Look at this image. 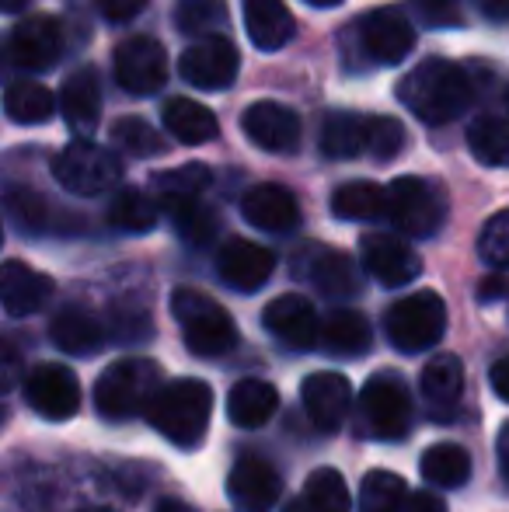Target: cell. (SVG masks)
Here are the masks:
<instances>
[{
	"mask_svg": "<svg viewBox=\"0 0 509 512\" xmlns=\"http://www.w3.org/2000/svg\"><path fill=\"white\" fill-rule=\"evenodd\" d=\"M60 112L67 129L77 140H91L102 119V77L95 67H81L63 81L60 88Z\"/></svg>",
	"mask_w": 509,
	"mask_h": 512,
	"instance_id": "44dd1931",
	"label": "cell"
},
{
	"mask_svg": "<svg viewBox=\"0 0 509 512\" xmlns=\"http://www.w3.org/2000/svg\"><path fill=\"white\" fill-rule=\"evenodd\" d=\"M53 290L56 286L46 272L32 269L18 258L4 262V269H0V300H4V310L11 317H28L42 310L53 297Z\"/></svg>",
	"mask_w": 509,
	"mask_h": 512,
	"instance_id": "603a6c76",
	"label": "cell"
},
{
	"mask_svg": "<svg viewBox=\"0 0 509 512\" xmlns=\"http://www.w3.org/2000/svg\"><path fill=\"white\" fill-rule=\"evenodd\" d=\"M147 7V0H98V11H102L105 21H116V25H126L136 14Z\"/></svg>",
	"mask_w": 509,
	"mask_h": 512,
	"instance_id": "bcb514c9",
	"label": "cell"
},
{
	"mask_svg": "<svg viewBox=\"0 0 509 512\" xmlns=\"http://www.w3.org/2000/svg\"><path fill=\"white\" fill-rule=\"evenodd\" d=\"M112 70H116V84L126 95L147 98L168 81V53L150 35H133V39L119 42L116 56H112Z\"/></svg>",
	"mask_w": 509,
	"mask_h": 512,
	"instance_id": "30bf717a",
	"label": "cell"
},
{
	"mask_svg": "<svg viewBox=\"0 0 509 512\" xmlns=\"http://www.w3.org/2000/svg\"><path fill=\"white\" fill-rule=\"evenodd\" d=\"M387 220L408 237H433L447 220V192L429 178H394L387 185Z\"/></svg>",
	"mask_w": 509,
	"mask_h": 512,
	"instance_id": "8992f818",
	"label": "cell"
},
{
	"mask_svg": "<svg viewBox=\"0 0 509 512\" xmlns=\"http://www.w3.org/2000/svg\"><path fill=\"white\" fill-rule=\"evenodd\" d=\"M161 119H164V129H168L178 143H192V147H196V143L217 140V133H220L217 115L206 105L192 102V98H168L161 108Z\"/></svg>",
	"mask_w": 509,
	"mask_h": 512,
	"instance_id": "f1b7e54d",
	"label": "cell"
},
{
	"mask_svg": "<svg viewBox=\"0 0 509 512\" xmlns=\"http://www.w3.org/2000/svg\"><path fill=\"white\" fill-rule=\"evenodd\" d=\"M405 147V126L391 115H370V157L394 161Z\"/></svg>",
	"mask_w": 509,
	"mask_h": 512,
	"instance_id": "ee69618b",
	"label": "cell"
},
{
	"mask_svg": "<svg viewBox=\"0 0 509 512\" xmlns=\"http://www.w3.org/2000/svg\"><path fill=\"white\" fill-rule=\"evenodd\" d=\"M279 408V391L269 380L245 377L231 387L227 394V418H231L238 429H262Z\"/></svg>",
	"mask_w": 509,
	"mask_h": 512,
	"instance_id": "484cf974",
	"label": "cell"
},
{
	"mask_svg": "<svg viewBox=\"0 0 509 512\" xmlns=\"http://www.w3.org/2000/svg\"><path fill=\"white\" fill-rule=\"evenodd\" d=\"M25 4H28V0H0V7H4L7 14H18V11H21V7H25Z\"/></svg>",
	"mask_w": 509,
	"mask_h": 512,
	"instance_id": "11a10c76",
	"label": "cell"
},
{
	"mask_svg": "<svg viewBox=\"0 0 509 512\" xmlns=\"http://www.w3.org/2000/svg\"><path fill=\"white\" fill-rule=\"evenodd\" d=\"M353 39L374 67H398L415 49V25L401 7H374L356 18Z\"/></svg>",
	"mask_w": 509,
	"mask_h": 512,
	"instance_id": "ba28073f",
	"label": "cell"
},
{
	"mask_svg": "<svg viewBox=\"0 0 509 512\" xmlns=\"http://www.w3.org/2000/svg\"><path fill=\"white\" fill-rule=\"evenodd\" d=\"M478 255H482V262L492 265V269H499V272L509 269V209L496 213L482 227V234H478Z\"/></svg>",
	"mask_w": 509,
	"mask_h": 512,
	"instance_id": "7bdbcfd3",
	"label": "cell"
},
{
	"mask_svg": "<svg viewBox=\"0 0 509 512\" xmlns=\"http://www.w3.org/2000/svg\"><path fill=\"white\" fill-rule=\"evenodd\" d=\"M241 216H245L252 227L265 230V234H293L300 227V206L293 199L290 189L283 185H255L241 199Z\"/></svg>",
	"mask_w": 509,
	"mask_h": 512,
	"instance_id": "7402d4cb",
	"label": "cell"
},
{
	"mask_svg": "<svg viewBox=\"0 0 509 512\" xmlns=\"http://www.w3.org/2000/svg\"><path fill=\"white\" fill-rule=\"evenodd\" d=\"M412 11L419 14L422 25L429 28H461L464 14L457 7V0H408Z\"/></svg>",
	"mask_w": 509,
	"mask_h": 512,
	"instance_id": "f6af8a7d",
	"label": "cell"
},
{
	"mask_svg": "<svg viewBox=\"0 0 509 512\" xmlns=\"http://www.w3.org/2000/svg\"><path fill=\"white\" fill-rule=\"evenodd\" d=\"M4 359H7V366H4V387L11 391V387H14V366H18V352H14L11 342H4Z\"/></svg>",
	"mask_w": 509,
	"mask_h": 512,
	"instance_id": "f5cc1de1",
	"label": "cell"
},
{
	"mask_svg": "<svg viewBox=\"0 0 509 512\" xmlns=\"http://www.w3.org/2000/svg\"><path fill=\"white\" fill-rule=\"evenodd\" d=\"M213 175L206 164H182L175 171H157L154 175V189L161 199H189V196H203L210 189Z\"/></svg>",
	"mask_w": 509,
	"mask_h": 512,
	"instance_id": "b9f144b4",
	"label": "cell"
},
{
	"mask_svg": "<svg viewBox=\"0 0 509 512\" xmlns=\"http://www.w3.org/2000/svg\"><path fill=\"white\" fill-rule=\"evenodd\" d=\"M53 175L70 196H105L123 178V164L112 150L98 147L91 140H77L63 147L53 161Z\"/></svg>",
	"mask_w": 509,
	"mask_h": 512,
	"instance_id": "52a82bcc",
	"label": "cell"
},
{
	"mask_svg": "<svg viewBox=\"0 0 509 512\" xmlns=\"http://www.w3.org/2000/svg\"><path fill=\"white\" fill-rule=\"evenodd\" d=\"M227 21H231L227 0H178V11H175L178 32L206 39V35L227 32Z\"/></svg>",
	"mask_w": 509,
	"mask_h": 512,
	"instance_id": "8d00e7d4",
	"label": "cell"
},
{
	"mask_svg": "<svg viewBox=\"0 0 509 512\" xmlns=\"http://www.w3.org/2000/svg\"><path fill=\"white\" fill-rule=\"evenodd\" d=\"M496 457H499V471H503V478L509 481V422L496 436Z\"/></svg>",
	"mask_w": 509,
	"mask_h": 512,
	"instance_id": "f907efd6",
	"label": "cell"
},
{
	"mask_svg": "<svg viewBox=\"0 0 509 512\" xmlns=\"http://www.w3.org/2000/svg\"><path fill=\"white\" fill-rule=\"evenodd\" d=\"M241 67V56L227 35H206L196 39L178 60V74L185 84L199 91H224L234 84Z\"/></svg>",
	"mask_w": 509,
	"mask_h": 512,
	"instance_id": "8fae6325",
	"label": "cell"
},
{
	"mask_svg": "<svg viewBox=\"0 0 509 512\" xmlns=\"http://www.w3.org/2000/svg\"><path fill=\"white\" fill-rule=\"evenodd\" d=\"M360 258H363V269L381 286H387V290L415 283L422 272V258L415 255V248L394 234H363Z\"/></svg>",
	"mask_w": 509,
	"mask_h": 512,
	"instance_id": "9a60e30c",
	"label": "cell"
},
{
	"mask_svg": "<svg viewBox=\"0 0 509 512\" xmlns=\"http://www.w3.org/2000/svg\"><path fill=\"white\" fill-rule=\"evenodd\" d=\"M262 324L276 342H283L286 349L307 352L314 345H321V321L318 310L307 297L300 293H286V297H276L269 307L262 310Z\"/></svg>",
	"mask_w": 509,
	"mask_h": 512,
	"instance_id": "2e32d148",
	"label": "cell"
},
{
	"mask_svg": "<svg viewBox=\"0 0 509 512\" xmlns=\"http://www.w3.org/2000/svg\"><path fill=\"white\" fill-rule=\"evenodd\" d=\"M4 112L11 115V122H18V126H42V122L53 119L56 98H53V91H49L46 84L21 77V81L7 84Z\"/></svg>",
	"mask_w": 509,
	"mask_h": 512,
	"instance_id": "4dcf8cb0",
	"label": "cell"
},
{
	"mask_svg": "<svg viewBox=\"0 0 509 512\" xmlns=\"http://www.w3.org/2000/svg\"><path fill=\"white\" fill-rule=\"evenodd\" d=\"M304 502L314 512H353L349 485L335 467H318V471L304 481Z\"/></svg>",
	"mask_w": 509,
	"mask_h": 512,
	"instance_id": "74e56055",
	"label": "cell"
},
{
	"mask_svg": "<svg viewBox=\"0 0 509 512\" xmlns=\"http://www.w3.org/2000/svg\"><path fill=\"white\" fill-rule=\"evenodd\" d=\"M401 512H447V506H443V499L436 492H412Z\"/></svg>",
	"mask_w": 509,
	"mask_h": 512,
	"instance_id": "7dc6e473",
	"label": "cell"
},
{
	"mask_svg": "<svg viewBox=\"0 0 509 512\" xmlns=\"http://www.w3.org/2000/svg\"><path fill=\"white\" fill-rule=\"evenodd\" d=\"M419 391L426 398V405L433 408H454L464 394V363L454 352H440L422 366Z\"/></svg>",
	"mask_w": 509,
	"mask_h": 512,
	"instance_id": "f546056e",
	"label": "cell"
},
{
	"mask_svg": "<svg viewBox=\"0 0 509 512\" xmlns=\"http://www.w3.org/2000/svg\"><path fill=\"white\" fill-rule=\"evenodd\" d=\"M7 56L18 70L28 74H46L63 56V25L49 14H28L11 28Z\"/></svg>",
	"mask_w": 509,
	"mask_h": 512,
	"instance_id": "7c38bea8",
	"label": "cell"
},
{
	"mask_svg": "<svg viewBox=\"0 0 509 512\" xmlns=\"http://www.w3.org/2000/svg\"><path fill=\"white\" fill-rule=\"evenodd\" d=\"M419 467H422V478L433 488H461V485H468V478H471V457H468V450L457 443L429 446V450L422 453Z\"/></svg>",
	"mask_w": 509,
	"mask_h": 512,
	"instance_id": "d6a6232c",
	"label": "cell"
},
{
	"mask_svg": "<svg viewBox=\"0 0 509 512\" xmlns=\"http://www.w3.org/2000/svg\"><path fill=\"white\" fill-rule=\"evenodd\" d=\"M245 32L255 49L276 53L293 39L297 21L283 0H245Z\"/></svg>",
	"mask_w": 509,
	"mask_h": 512,
	"instance_id": "cb8c5ba5",
	"label": "cell"
},
{
	"mask_svg": "<svg viewBox=\"0 0 509 512\" xmlns=\"http://www.w3.org/2000/svg\"><path fill=\"white\" fill-rule=\"evenodd\" d=\"M293 272L297 276H307L318 293L332 300H349L363 290V276L356 269V262L339 248H325V244H307V248L297 251L293 258Z\"/></svg>",
	"mask_w": 509,
	"mask_h": 512,
	"instance_id": "5bb4252c",
	"label": "cell"
},
{
	"mask_svg": "<svg viewBox=\"0 0 509 512\" xmlns=\"http://www.w3.org/2000/svg\"><path fill=\"white\" fill-rule=\"evenodd\" d=\"M210 415L213 387L206 380L192 377L161 384L154 398H150L147 411H143V418L178 450H196L203 443L206 429H210Z\"/></svg>",
	"mask_w": 509,
	"mask_h": 512,
	"instance_id": "7a4b0ae2",
	"label": "cell"
},
{
	"mask_svg": "<svg viewBox=\"0 0 509 512\" xmlns=\"http://www.w3.org/2000/svg\"><path fill=\"white\" fill-rule=\"evenodd\" d=\"M227 495L241 512H272L283 495V478L265 457H241L227 474Z\"/></svg>",
	"mask_w": 509,
	"mask_h": 512,
	"instance_id": "ac0fdd59",
	"label": "cell"
},
{
	"mask_svg": "<svg viewBox=\"0 0 509 512\" xmlns=\"http://www.w3.org/2000/svg\"><path fill=\"white\" fill-rule=\"evenodd\" d=\"M489 380H492V391H496V398L509 401V356H503L499 363H492Z\"/></svg>",
	"mask_w": 509,
	"mask_h": 512,
	"instance_id": "c3c4849f",
	"label": "cell"
},
{
	"mask_svg": "<svg viewBox=\"0 0 509 512\" xmlns=\"http://www.w3.org/2000/svg\"><path fill=\"white\" fill-rule=\"evenodd\" d=\"M25 401L49 422H67L81 411V384L60 363H39L25 373Z\"/></svg>",
	"mask_w": 509,
	"mask_h": 512,
	"instance_id": "4fadbf2b",
	"label": "cell"
},
{
	"mask_svg": "<svg viewBox=\"0 0 509 512\" xmlns=\"http://www.w3.org/2000/svg\"><path fill=\"white\" fill-rule=\"evenodd\" d=\"M112 140H116L129 157H140V161L168 154V140H164L150 122H143L140 115H123V119L112 122Z\"/></svg>",
	"mask_w": 509,
	"mask_h": 512,
	"instance_id": "f35d334b",
	"label": "cell"
},
{
	"mask_svg": "<svg viewBox=\"0 0 509 512\" xmlns=\"http://www.w3.org/2000/svg\"><path fill=\"white\" fill-rule=\"evenodd\" d=\"M307 4H314V7H335V4H342V0H307Z\"/></svg>",
	"mask_w": 509,
	"mask_h": 512,
	"instance_id": "6f0895ef",
	"label": "cell"
},
{
	"mask_svg": "<svg viewBox=\"0 0 509 512\" xmlns=\"http://www.w3.org/2000/svg\"><path fill=\"white\" fill-rule=\"evenodd\" d=\"M241 129L255 147L269 150V154H293L300 147V115L290 105L279 102H255L241 115Z\"/></svg>",
	"mask_w": 509,
	"mask_h": 512,
	"instance_id": "e0dca14e",
	"label": "cell"
},
{
	"mask_svg": "<svg viewBox=\"0 0 509 512\" xmlns=\"http://www.w3.org/2000/svg\"><path fill=\"white\" fill-rule=\"evenodd\" d=\"M161 384V366L154 359H119L95 380V408L109 422H129L147 411Z\"/></svg>",
	"mask_w": 509,
	"mask_h": 512,
	"instance_id": "277c9868",
	"label": "cell"
},
{
	"mask_svg": "<svg viewBox=\"0 0 509 512\" xmlns=\"http://www.w3.org/2000/svg\"><path fill=\"white\" fill-rule=\"evenodd\" d=\"M161 209L171 216L178 237L192 248H206L217 237V213L203 203L199 196L189 199H161Z\"/></svg>",
	"mask_w": 509,
	"mask_h": 512,
	"instance_id": "1f68e13d",
	"label": "cell"
},
{
	"mask_svg": "<svg viewBox=\"0 0 509 512\" xmlns=\"http://www.w3.org/2000/svg\"><path fill=\"white\" fill-rule=\"evenodd\" d=\"M283 512H314L311 506H307V502L304 499H297V502H290V506H286Z\"/></svg>",
	"mask_w": 509,
	"mask_h": 512,
	"instance_id": "9f6ffc18",
	"label": "cell"
},
{
	"mask_svg": "<svg viewBox=\"0 0 509 512\" xmlns=\"http://www.w3.org/2000/svg\"><path fill=\"white\" fill-rule=\"evenodd\" d=\"M468 147L485 168H509V122L499 115H478L468 126Z\"/></svg>",
	"mask_w": 509,
	"mask_h": 512,
	"instance_id": "d590c367",
	"label": "cell"
},
{
	"mask_svg": "<svg viewBox=\"0 0 509 512\" xmlns=\"http://www.w3.org/2000/svg\"><path fill=\"white\" fill-rule=\"evenodd\" d=\"M171 314L182 328V342L189 352L203 359H217L238 345V324L210 293L178 286L171 293Z\"/></svg>",
	"mask_w": 509,
	"mask_h": 512,
	"instance_id": "3957f363",
	"label": "cell"
},
{
	"mask_svg": "<svg viewBox=\"0 0 509 512\" xmlns=\"http://www.w3.org/2000/svg\"><path fill=\"white\" fill-rule=\"evenodd\" d=\"M321 154L332 161H353L370 154V115L332 112L321 122Z\"/></svg>",
	"mask_w": 509,
	"mask_h": 512,
	"instance_id": "4316f807",
	"label": "cell"
},
{
	"mask_svg": "<svg viewBox=\"0 0 509 512\" xmlns=\"http://www.w3.org/2000/svg\"><path fill=\"white\" fill-rule=\"evenodd\" d=\"M408 499V485L401 474L370 471L360 488V512H401Z\"/></svg>",
	"mask_w": 509,
	"mask_h": 512,
	"instance_id": "ab89813d",
	"label": "cell"
},
{
	"mask_svg": "<svg viewBox=\"0 0 509 512\" xmlns=\"http://www.w3.org/2000/svg\"><path fill=\"white\" fill-rule=\"evenodd\" d=\"M475 98L471 74L454 60H422L398 81V102L412 115H419L426 126H447L461 119Z\"/></svg>",
	"mask_w": 509,
	"mask_h": 512,
	"instance_id": "6da1fadb",
	"label": "cell"
},
{
	"mask_svg": "<svg viewBox=\"0 0 509 512\" xmlns=\"http://www.w3.org/2000/svg\"><path fill=\"white\" fill-rule=\"evenodd\" d=\"M506 108H509V95H506Z\"/></svg>",
	"mask_w": 509,
	"mask_h": 512,
	"instance_id": "91938a15",
	"label": "cell"
},
{
	"mask_svg": "<svg viewBox=\"0 0 509 512\" xmlns=\"http://www.w3.org/2000/svg\"><path fill=\"white\" fill-rule=\"evenodd\" d=\"M300 401H304L314 429L335 432L342 429L349 408H353V387H349V380L342 373L318 370L300 384Z\"/></svg>",
	"mask_w": 509,
	"mask_h": 512,
	"instance_id": "ffe728a7",
	"label": "cell"
},
{
	"mask_svg": "<svg viewBox=\"0 0 509 512\" xmlns=\"http://www.w3.org/2000/svg\"><path fill=\"white\" fill-rule=\"evenodd\" d=\"M360 411L374 439H405L412 429V394L398 373H374L363 384Z\"/></svg>",
	"mask_w": 509,
	"mask_h": 512,
	"instance_id": "9c48e42d",
	"label": "cell"
},
{
	"mask_svg": "<svg viewBox=\"0 0 509 512\" xmlns=\"http://www.w3.org/2000/svg\"><path fill=\"white\" fill-rule=\"evenodd\" d=\"M77 512H116V509H109V506H88V509H77Z\"/></svg>",
	"mask_w": 509,
	"mask_h": 512,
	"instance_id": "680465c9",
	"label": "cell"
},
{
	"mask_svg": "<svg viewBox=\"0 0 509 512\" xmlns=\"http://www.w3.org/2000/svg\"><path fill=\"white\" fill-rule=\"evenodd\" d=\"M154 512H192V509L185 506V502H178V499H164Z\"/></svg>",
	"mask_w": 509,
	"mask_h": 512,
	"instance_id": "db71d44e",
	"label": "cell"
},
{
	"mask_svg": "<svg viewBox=\"0 0 509 512\" xmlns=\"http://www.w3.org/2000/svg\"><path fill=\"white\" fill-rule=\"evenodd\" d=\"M374 342V328H370L367 314L360 310H332V314L321 321V349L332 352V356H360Z\"/></svg>",
	"mask_w": 509,
	"mask_h": 512,
	"instance_id": "83f0119b",
	"label": "cell"
},
{
	"mask_svg": "<svg viewBox=\"0 0 509 512\" xmlns=\"http://www.w3.org/2000/svg\"><path fill=\"white\" fill-rule=\"evenodd\" d=\"M217 272L231 290L255 293L276 272V255L265 244L245 241V237H231L217 255Z\"/></svg>",
	"mask_w": 509,
	"mask_h": 512,
	"instance_id": "d6986e66",
	"label": "cell"
},
{
	"mask_svg": "<svg viewBox=\"0 0 509 512\" xmlns=\"http://www.w3.org/2000/svg\"><path fill=\"white\" fill-rule=\"evenodd\" d=\"M4 209L11 216V223L21 234H42L49 227V206L39 192L25 189V185H7L4 192Z\"/></svg>",
	"mask_w": 509,
	"mask_h": 512,
	"instance_id": "60d3db41",
	"label": "cell"
},
{
	"mask_svg": "<svg viewBox=\"0 0 509 512\" xmlns=\"http://www.w3.org/2000/svg\"><path fill=\"white\" fill-rule=\"evenodd\" d=\"M161 220V206L140 189H119L109 206V223L123 234H150Z\"/></svg>",
	"mask_w": 509,
	"mask_h": 512,
	"instance_id": "e575fe53",
	"label": "cell"
},
{
	"mask_svg": "<svg viewBox=\"0 0 509 512\" xmlns=\"http://www.w3.org/2000/svg\"><path fill=\"white\" fill-rule=\"evenodd\" d=\"M509 293V283L503 276H489L482 283V290H478V297H482V304H492V300H499V297H506Z\"/></svg>",
	"mask_w": 509,
	"mask_h": 512,
	"instance_id": "681fc988",
	"label": "cell"
},
{
	"mask_svg": "<svg viewBox=\"0 0 509 512\" xmlns=\"http://www.w3.org/2000/svg\"><path fill=\"white\" fill-rule=\"evenodd\" d=\"M332 213L339 220H381L387 216V189L377 182H346L332 192Z\"/></svg>",
	"mask_w": 509,
	"mask_h": 512,
	"instance_id": "836d02e7",
	"label": "cell"
},
{
	"mask_svg": "<svg viewBox=\"0 0 509 512\" xmlns=\"http://www.w3.org/2000/svg\"><path fill=\"white\" fill-rule=\"evenodd\" d=\"M482 11L489 21H509V0H482Z\"/></svg>",
	"mask_w": 509,
	"mask_h": 512,
	"instance_id": "816d5d0a",
	"label": "cell"
},
{
	"mask_svg": "<svg viewBox=\"0 0 509 512\" xmlns=\"http://www.w3.org/2000/svg\"><path fill=\"white\" fill-rule=\"evenodd\" d=\"M49 338L60 352L67 356H77V359H88V356H98L105 349V328L81 307H67L53 317L49 324Z\"/></svg>",
	"mask_w": 509,
	"mask_h": 512,
	"instance_id": "d4e9b609",
	"label": "cell"
},
{
	"mask_svg": "<svg viewBox=\"0 0 509 512\" xmlns=\"http://www.w3.org/2000/svg\"><path fill=\"white\" fill-rule=\"evenodd\" d=\"M384 328L398 352H405V356L426 352L440 345L443 331H447V304L436 290L408 293L398 304L387 307Z\"/></svg>",
	"mask_w": 509,
	"mask_h": 512,
	"instance_id": "5b68a950",
	"label": "cell"
}]
</instances>
